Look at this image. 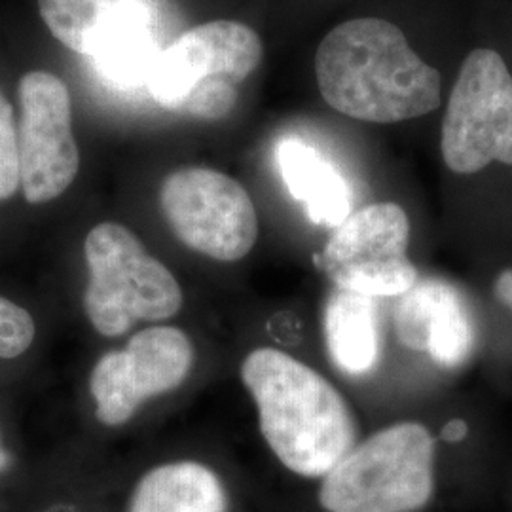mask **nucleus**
<instances>
[{"instance_id":"obj_1","label":"nucleus","mask_w":512,"mask_h":512,"mask_svg":"<svg viewBox=\"0 0 512 512\" xmlns=\"http://www.w3.org/2000/svg\"><path fill=\"white\" fill-rule=\"evenodd\" d=\"M315 76L323 99L349 118L395 124L440 107L442 74L403 31L380 18L349 19L321 40Z\"/></svg>"},{"instance_id":"obj_2","label":"nucleus","mask_w":512,"mask_h":512,"mask_svg":"<svg viewBox=\"0 0 512 512\" xmlns=\"http://www.w3.org/2000/svg\"><path fill=\"white\" fill-rule=\"evenodd\" d=\"M260 433L294 475L325 478L357 444L344 397L313 368L279 349L260 348L241 365Z\"/></svg>"},{"instance_id":"obj_3","label":"nucleus","mask_w":512,"mask_h":512,"mask_svg":"<svg viewBox=\"0 0 512 512\" xmlns=\"http://www.w3.org/2000/svg\"><path fill=\"white\" fill-rule=\"evenodd\" d=\"M262 55V40L249 25L209 21L164 48L148 76V90L165 110L222 120L236 107L239 84L260 65Z\"/></svg>"},{"instance_id":"obj_4","label":"nucleus","mask_w":512,"mask_h":512,"mask_svg":"<svg viewBox=\"0 0 512 512\" xmlns=\"http://www.w3.org/2000/svg\"><path fill=\"white\" fill-rule=\"evenodd\" d=\"M435 439L416 421L395 423L355 444L323 478L327 512H414L435 488Z\"/></svg>"},{"instance_id":"obj_5","label":"nucleus","mask_w":512,"mask_h":512,"mask_svg":"<svg viewBox=\"0 0 512 512\" xmlns=\"http://www.w3.org/2000/svg\"><path fill=\"white\" fill-rule=\"evenodd\" d=\"M84 255L90 272L84 310L99 334L122 336L137 321H164L183 308L175 275L126 226L97 224L86 236Z\"/></svg>"},{"instance_id":"obj_6","label":"nucleus","mask_w":512,"mask_h":512,"mask_svg":"<svg viewBox=\"0 0 512 512\" xmlns=\"http://www.w3.org/2000/svg\"><path fill=\"white\" fill-rule=\"evenodd\" d=\"M440 152L459 177L512 169V73L494 46H475L461 61L440 126Z\"/></svg>"},{"instance_id":"obj_7","label":"nucleus","mask_w":512,"mask_h":512,"mask_svg":"<svg viewBox=\"0 0 512 512\" xmlns=\"http://www.w3.org/2000/svg\"><path fill=\"white\" fill-rule=\"evenodd\" d=\"M160 205L173 234L196 253L238 262L255 247V203L243 184L217 169L173 171L160 188Z\"/></svg>"},{"instance_id":"obj_8","label":"nucleus","mask_w":512,"mask_h":512,"mask_svg":"<svg viewBox=\"0 0 512 512\" xmlns=\"http://www.w3.org/2000/svg\"><path fill=\"white\" fill-rule=\"evenodd\" d=\"M410 220L397 203H372L334 228L319 266L336 289L368 298L403 296L418 283L408 258Z\"/></svg>"},{"instance_id":"obj_9","label":"nucleus","mask_w":512,"mask_h":512,"mask_svg":"<svg viewBox=\"0 0 512 512\" xmlns=\"http://www.w3.org/2000/svg\"><path fill=\"white\" fill-rule=\"evenodd\" d=\"M18 90L21 192L35 205L54 202L67 192L80 169L71 93L48 71L23 74Z\"/></svg>"},{"instance_id":"obj_10","label":"nucleus","mask_w":512,"mask_h":512,"mask_svg":"<svg viewBox=\"0 0 512 512\" xmlns=\"http://www.w3.org/2000/svg\"><path fill=\"white\" fill-rule=\"evenodd\" d=\"M194 363L186 332L150 327L137 332L128 346L105 353L90 376L97 420L109 427L128 423L139 406L183 384Z\"/></svg>"},{"instance_id":"obj_11","label":"nucleus","mask_w":512,"mask_h":512,"mask_svg":"<svg viewBox=\"0 0 512 512\" xmlns=\"http://www.w3.org/2000/svg\"><path fill=\"white\" fill-rule=\"evenodd\" d=\"M162 52L150 0H90L76 54L92 59L107 82L122 88L148 84Z\"/></svg>"},{"instance_id":"obj_12","label":"nucleus","mask_w":512,"mask_h":512,"mask_svg":"<svg viewBox=\"0 0 512 512\" xmlns=\"http://www.w3.org/2000/svg\"><path fill=\"white\" fill-rule=\"evenodd\" d=\"M395 332L404 348L444 368L465 365L476 344L475 321L463 294L442 279H418L395 306Z\"/></svg>"},{"instance_id":"obj_13","label":"nucleus","mask_w":512,"mask_h":512,"mask_svg":"<svg viewBox=\"0 0 512 512\" xmlns=\"http://www.w3.org/2000/svg\"><path fill=\"white\" fill-rule=\"evenodd\" d=\"M281 179L313 224L338 228L351 215V188L344 175L315 148L283 139L275 152Z\"/></svg>"},{"instance_id":"obj_14","label":"nucleus","mask_w":512,"mask_h":512,"mask_svg":"<svg viewBox=\"0 0 512 512\" xmlns=\"http://www.w3.org/2000/svg\"><path fill=\"white\" fill-rule=\"evenodd\" d=\"M128 512H228V495L213 469L198 461H175L139 480Z\"/></svg>"},{"instance_id":"obj_15","label":"nucleus","mask_w":512,"mask_h":512,"mask_svg":"<svg viewBox=\"0 0 512 512\" xmlns=\"http://www.w3.org/2000/svg\"><path fill=\"white\" fill-rule=\"evenodd\" d=\"M325 342L332 363L349 376H365L380 361V325L374 298L336 289L325 306Z\"/></svg>"},{"instance_id":"obj_16","label":"nucleus","mask_w":512,"mask_h":512,"mask_svg":"<svg viewBox=\"0 0 512 512\" xmlns=\"http://www.w3.org/2000/svg\"><path fill=\"white\" fill-rule=\"evenodd\" d=\"M18 188H21L18 124L10 101L0 92V200L12 198Z\"/></svg>"},{"instance_id":"obj_17","label":"nucleus","mask_w":512,"mask_h":512,"mask_svg":"<svg viewBox=\"0 0 512 512\" xmlns=\"http://www.w3.org/2000/svg\"><path fill=\"white\" fill-rule=\"evenodd\" d=\"M37 334L31 313L0 296V359H16L31 348Z\"/></svg>"},{"instance_id":"obj_18","label":"nucleus","mask_w":512,"mask_h":512,"mask_svg":"<svg viewBox=\"0 0 512 512\" xmlns=\"http://www.w3.org/2000/svg\"><path fill=\"white\" fill-rule=\"evenodd\" d=\"M494 296L499 304L512 310V268H507L497 275L494 283Z\"/></svg>"},{"instance_id":"obj_19","label":"nucleus","mask_w":512,"mask_h":512,"mask_svg":"<svg viewBox=\"0 0 512 512\" xmlns=\"http://www.w3.org/2000/svg\"><path fill=\"white\" fill-rule=\"evenodd\" d=\"M467 433H469V427H467L465 421L452 420L444 425L440 435H442V439L446 440V442H459V440L467 437Z\"/></svg>"},{"instance_id":"obj_20","label":"nucleus","mask_w":512,"mask_h":512,"mask_svg":"<svg viewBox=\"0 0 512 512\" xmlns=\"http://www.w3.org/2000/svg\"><path fill=\"white\" fill-rule=\"evenodd\" d=\"M4 463H6V456H4V454H2V450H0V467H2Z\"/></svg>"},{"instance_id":"obj_21","label":"nucleus","mask_w":512,"mask_h":512,"mask_svg":"<svg viewBox=\"0 0 512 512\" xmlns=\"http://www.w3.org/2000/svg\"><path fill=\"white\" fill-rule=\"evenodd\" d=\"M511 73H512V69H511Z\"/></svg>"}]
</instances>
